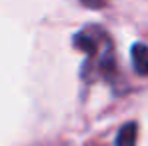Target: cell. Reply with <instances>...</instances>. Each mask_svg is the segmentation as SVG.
Here are the masks:
<instances>
[{"instance_id": "obj_1", "label": "cell", "mask_w": 148, "mask_h": 146, "mask_svg": "<svg viewBox=\"0 0 148 146\" xmlns=\"http://www.w3.org/2000/svg\"><path fill=\"white\" fill-rule=\"evenodd\" d=\"M74 44L78 50L90 54V66H96L98 72H102L104 68L112 64V46L104 30L94 28V26L80 30L74 38Z\"/></svg>"}, {"instance_id": "obj_2", "label": "cell", "mask_w": 148, "mask_h": 146, "mask_svg": "<svg viewBox=\"0 0 148 146\" xmlns=\"http://www.w3.org/2000/svg\"><path fill=\"white\" fill-rule=\"evenodd\" d=\"M132 62H134V70L140 76H148V46L134 44V48H132Z\"/></svg>"}, {"instance_id": "obj_3", "label": "cell", "mask_w": 148, "mask_h": 146, "mask_svg": "<svg viewBox=\"0 0 148 146\" xmlns=\"http://www.w3.org/2000/svg\"><path fill=\"white\" fill-rule=\"evenodd\" d=\"M134 142H136V126L134 124H126L120 130V134H118L116 144L118 146H134Z\"/></svg>"}]
</instances>
